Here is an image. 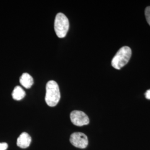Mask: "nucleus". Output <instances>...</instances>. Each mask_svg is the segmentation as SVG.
Wrapping results in <instances>:
<instances>
[{
	"mask_svg": "<svg viewBox=\"0 0 150 150\" xmlns=\"http://www.w3.org/2000/svg\"><path fill=\"white\" fill-rule=\"evenodd\" d=\"M45 101L50 107H54L59 102L61 95L59 87L54 81H49L46 87Z\"/></svg>",
	"mask_w": 150,
	"mask_h": 150,
	"instance_id": "1",
	"label": "nucleus"
},
{
	"mask_svg": "<svg viewBox=\"0 0 150 150\" xmlns=\"http://www.w3.org/2000/svg\"><path fill=\"white\" fill-rule=\"evenodd\" d=\"M132 54L131 48L128 46H123L120 48L113 57L111 64L116 70H120L129 62Z\"/></svg>",
	"mask_w": 150,
	"mask_h": 150,
	"instance_id": "2",
	"label": "nucleus"
},
{
	"mask_svg": "<svg viewBox=\"0 0 150 150\" xmlns=\"http://www.w3.org/2000/svg\"><path fill=\"white\" fill-rule=\"evenodd\" d=\"M69 21L67 17L62 13H59L55 17L54 28L57 36L64 38L66 36L69 29Z\"/></svg>",
	"mask_w": 150,
	"mask_h": 150,
	"instance_id": "3",
	"label": "nucleus"
},
{
	"mask_svg": "<svg viewBox=\"0 0 150 150\" xmlns=\"http://www.w3.org/2000/svg\"><path fill=\"white\" fill-rule=\"evenodd\" d=\"M70 142L76 147L79 149H85L88 141L86 134L82 132H75L70 136Z\"/></svg>",
	"mask_w": 150,
	"mask_h": 150,
	"instance_id": "4",
	"label": "nucleus"
},
{
	"mask_svg": "<svg viewBox=\"0 0 150 150\" xmlns=\"http://www.w3.org/2000/svg\"><path fill=\"white\" fill-rule=\"evenodd\" d=\"M70 118L72 123L77 126H82L89 123L90 120L85 113L75 110L70 114Z\"/></svg>",
	"mask_w": 150,
	"mask_h": 150,
	"instance_id": "5",
	"label": "nucleus"
},
{
	"mask_svg": "<svg viewBox=\"0 0 150 150\" xmlns=\"http://www.w3.org/2000/svg\"><path fill=\"white\" fill-rule=\"evenodd\" d=\"M31 142V137L26 132H23L20 135L17 141V145L22 149L28 147Z\"/></svg>",
	"mask_w": 150,
	"mask_h": 150,
	"instance_id": "6",
	"label": "nucleus"
},
{
	"mask_svg": "<svg viewBox=\"0 0 150 150\" xmlns=\"http://www.w3.org/2000/svg\"><path fill=\"white\" fill-rule=\"evenodd\" d=\"M20 82L22 86L25 88H30L33 84V79L28 73H23L20 78Z\"/></svg>",
	"mask_w": 150,
	"mask_h": 150,
	"instance_id": "7",
	"label": "nucleus"
},
{
	"mask_svg": "<svg viewBox=\"0 0 150 150\" xmlns=\"http://www.w3.org/2000/svg\"><path fill=\"white\" fill-rule=\"evenodd\" d=\"M26 95V93L23 90L21 87L17 86L15 87L13 91L12 92V96L14 100L17 101H20L23 99Z\"/></svg>",
	"mask_w": 150,
	"mask_h": 150,
	"instance_id": "8",
	"label": "nucleus"
},
{
	"mask_svg": "<svg viewBox=\"0 0 150 150\" xmlns=\"http://www.w3.org/2000/svg\"><path fill=\"white\" fill-rule=\"evenodd\" d=\"M145 17L146 20L150 26V6H148L145 10Z\"/></svg>",
	"mask_w": 150,
	"mask_h": 150,
	"instance_id": "9",
	"label": "nucleus"
},
{
	"mask_svg": "<svg viewBox=\"0 0 150 150\" xmlns=\"http://www.w3.org/2000/svg\"><path fill=\"white\" fill-rule=\"evenodd\" d=\"M8 147V145L7 143L3 142L0 143V150H6Z\"/></svg>",
	"mask_w": 150,
	"mask_h": 150,
	"instance_id": "10",
	"label": "nucleus"
},
{
	"mask_svg": "<svg viewBox=\"0 0 150 150\" xmlns=\"http://www.w3.org/2000/svg\"><path fill=\"white\" fill-rule=\"evenodd\" d=\"M145 97L147 100H150V89L148 90L147 91H146L145 93Z\"/></svg>",
	"mask_w": 150,
	"mask_h": 150,
	"instance_id": "11",
	"label": "nucleus"
}]
</instances>
